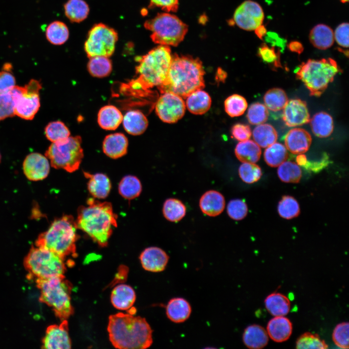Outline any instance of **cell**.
Returning a JSON list of instances; mask_svg holds the SVG:
<instances>
[{
	"instance_id": "obj_58",
	"label": "cell",
	"mask_w": 349,
	"mask_h": 349,
	"mask_svg": "<svg viewBox=\"0 0 349 349\" xmlns=\"http://www.w3.org/2000/svg\"><path fill=\"white\" fill-rule=\"evenodd\" d=\"M328 163V156L326 154H325L320 160L312 163L307 161L306 164L303 166V167L309 169L314 172H318L326 167Z\"/></svg>"
},
{
	"instance_id": "obj_7",
	"label": "cell",
	"mask_w": 349,
	"mask_h": 349,
	"mask_svg": "<svg viewBox=\"0 0 349 349\" xmlns=\"http://www.w3.org/2000/svg\"><path fill=\"white\" fill-rule=\"evenodd\" d=\"M341 71L336 62L332 58L319 60H308L295 70L297 78L301 80L312 96H319Z\"/></svg>"
},
{
	"instance_id": "obj_27",
	"label": "cell",
	"mask_w": 349,
	"mask_h": 349,
	"mask_svg": "<svg viewBox=\"0 0 349 349\" xmlns=\"http://www.w3.org/2000/svg\"><path fill=\"white\" fill-rule=\"evenodd\" d=\"M123 117L122 112L116 107L107 105L101 108L98 111L97 123L104 129L113 130L122 123Z\"/></svg>"
},
{
	"instance_id": "obj_51",
	"label": "cell",
	"mask_w": 349,
	"mask_h": 349,
	"mask_svg": "<svg viewBox=\"0 0 349 349\" xmlns=\"http://www.w3.org/2000/svg\"><path fill=\"white\" fill-rule=\"evenodd\" d=\"M11 90L0 93V121L15 115L14 100Z\"/></svg>"
},
{
	"instance_id": "obj_38",
	"label": "cell",
	"mask_w": 349,
	"mask_h": 349,
	"mask_svg": "<svg viewBox=\"0 0 349 349\" xmlns=\"http://www.w3.org/2000/svg\"><path fill=\"white\" fill-rule=\"evenodd\" d=\"M142 190V187L140 180L133 175H128L124 176L118 185L120 194L127 200H132L138 197Z\"/></svg>"
},
{
	"instance_id": "obj_52",
	"label": "cell",
	"mask_w": 349,
	"mask_h": 349,
	"mask_svg": "<svg viewBox=\"0 0 349 349\" xmlns=\"http://www.w3.org/2000/svg\"><path fill=\"white\" fill-rule=\"evenodd\" d=\"M258 54L264 62L274 63L275 65L278 67L281 66L279 61V52H276L274 47L270 48L263 45L259 48Z\"/></svg>"
},
{
	"instance_id": "obj_35",
	"label": "cell",
	"mask_w": 349,
	"mask_h": 349,
	"mask_svg": "<svg viewBox=\"0 0 349 349\" xmlns=\"http://www.w3.org/2000/svg\"><path fill=\"white\" fill-rule=\"evenodd\" d=\"M89 58L87 67L91 76L102 78L110 75L112 70V64L109 57L97 56Z\"/></svg>"
},
{
	"instance_id": "obj_22",
	"label": "cell",
	"mask_w": 349,
	"mask_h": 349,
	"mask_svg": "<svg viewBox=\"0 0 349 349\" xmlns=\"http://www.w3.org/2000/svg\"><path fill=\"white\" fill-rule=\"evenodd\" d=\"M267 330L270 338L276 342L287 340L292 332V324L290 320L284 316H277L268 322Z\"/></svg>"
},
{
	"instance_id": "obj_61",
	"label": "cell",
	"mask_w": 349,
	"mask_h": 349,
	"mask_svg": "<svg viewBox=\"0 0 349 349\" xmlns=\"http://www.w3.org/2000/svg\"><path fill=\"white\" fill-rule=\"evenodd\" d=\"M226 77V73L222 69L217 70L216 79L217 81H224Z\"/></svg>"
},
{
	"instance_id": "obj_45",
	"label": "cell",
	"mask_w": 349,
	"mask_h": 349,
	"mask_svg": "<svg viewBox=\"0 0 349 349\" xmlns=\"http://www.w3.org/2000/svg\"><path fill=\"white\" fill-rule=\"evenodd\" d=\"M278 212L282 218L291 219L299 215L300 206L294 197L288 195L284 196L279 202Z\"/></svg>"
},
{
	"instance_id": "obj_63",
	"label": "cell",
	"mask_w": 349,
	"mask_h": 349,
	"mask_svg": "<svg viewBox=\"0 0 349 349\" xmlns=\"http://www.w3.org/2000/svg\"><path fill=\"white\" fill-rule=\"evenodd\" d=\"M341 2L345 3L348 1L349 0H340Z\"/></svg>"
},
{
	"instance_id": "obj_8",
	"label": "cell",
	"mask_w": 349,
	"mask_h": 349,
	"mask_svg": "<svg viewBox=\"0 0 349 349\" xmlns=\"http://www.w3.org/2000/svg\"><path fill=\"white\" fill-rule=\"evenodd\" d=\"M28 277L44 279L62 275L65 271L64 258L44 247L32 246L23 261Z\"/></svg>"
},
{
	"instance_id": "obj_41",
	"label": "cell",
	"mask_w": 349,
	"mask_h": 349,
	"mask_svg": "<svg viewBox=\"0 0 349 349\" xmlns=\"http://www.w3.org/2000/svg\"><path fill=\"white\" fill-rule=\"evenodd\" d=\"M287 156L285 146L278 143H274L268 146L264 154L266 162L272 167L279 166L286 160Z\"/></svg>"
},
{
	"instance_id": "obj_39",
	"label": "cell",
	"mask_w": 349,
	"mask_h": 349,
	"mask_svg": "<svg viewBox=\"0 0 349 349\" xmlns=\"http://www.w3.org/2000/svg\"><path fill=\"white\" fill-rule=\"evenodd\" d=\"M162 212L164 217L168 221L178 222L185 216L186 207L180 200L169 198L163 204Z\"/></svg>"
},
{
	"instance_id": "obj_53",
	"label": "cell",
	"mask_w": 349,
	"mask_h": 349,
	"mask_svg": "<svg viewBox=\"0 0 349 349\" xmlns=\"http://www.w3.org/2000/svg\"><path fill=\"white\" fill-rule=\"evenodd\" d=\"M349 24L343 23L336 28L333 33L334 39L339 46L344 48L349 47Z\"/></svg>"
},
{
	"instance_id": "obj_30",
	"label": "cell",
	"mask_w": 349,
	"mask_h": 349,
	"mask_svg": "<svg viewBox=\"0 0 349 349\" xmlns=\"http://www.w3.org/2000/svg\"><path fill=\"white\" fill-rule=\"evenodd\" d=\"M309 39L315 47L320 49L330 48L333 45L334 40L332 29L322 24L315 26L311 30Z\"/></svg>"
},
{
	"instance_id": "obj_17",
	"label": "cell",
	"mask_w": 349,
	"mask_h": 349,
	"mask_svg": "<svg viewBox=\"0 0 349 349\" xmlns=\"http://www.w3.org/2000/svg\"><path fill=\"white\" fill-rule=\"evenodd\" d=\"M283 109V119L288 127L301 126L310 121L306 103L300 99L288 101Z\"/></svg>"
},
{
	"instance_id": "obj_47",
	"label": "cell",
	"mask_w": 349,
	"mask_h": 349,
	"mask_svg": "<svg viewBox=\"0 0 349 349\" xmlns=\"http://www.w3.org/2000/svg\"><path fill=\"white\" fill-rule=\"evenodd\" d=\"M238 174L243 181L251 184L259 180L262 171L260 167L254 163L243 162L239 167Z\"/></svg>"
},
{
	"instance_id": "obj_60",
	"label": "cell",
	"mask_w": 349,
	"mask_h": 349,
	"mask_svg": "<svg viewBox=\"0 0 349 349\" xmlns=\"http://www.w3.org/2000/svg\"><path fill=\"white\" fill-rule=\"evenodd\" d=\"M255 33L257 37L262 39L267 33V30L264 26L262 24L255 29Z\"/></svg>"
},
{
	"instance_id": "obj_9",
	"label": "cell",
	"mask_w": 349,
	"mask_h": 349,
	"mask_svg": "<svg viewBox=\"0 0 349 349\" xmlns=\"http://www.w3.org/2000/svg\"><path fill=\"white\" fill-rule=\"evenodd\" d=\"M144 27L152 32L153 42L167 46H177L184 39L188 29L178 17L168 13L158 14L146 20Z\"/></svg>"
},
{
	"instance_id": "obj_26",
	"label": "cell",
	"mask_w": 349,
	"mask_h": 349,
	"mask_svg": "<svg viewBox=\"0 0 349 349\" xmlns=\"http://www.w3.org/2000/svg\"><path fill=\"white\" fill-rule=\"evenodd\" d=\"M122 123L125 130L129 134L134 136L144 133L148 125L145 115L138 110L127 111L123 117Z\"/></svg>"
},
{
	"instance_id": "obj_36",
	"label": "cell",
	"mask_w": 349,
	"mask_h": 349,
	"mask_svg": "<svg viewBox=\"0 0 349 349\" xmlns=\"http://www.w3.org/2000/svg\"><path fill=\"white\" fill-rule=\"evenodd\" d=\"M253 137L259 146L265 148L275 143L278 135L273 127L263 123L255 127L253 132Z\"/></svg>"
},
{
	"instance_id": "obj_12",
	"label": "cell",
	"mask_w": 349,
	"mask_h": 349,
	"mask_svg": "<svg viewBox=\"0 0 349 349\" xmlns=\"http://www.w3.org/2000/svg\"><path fill=\"white\" fill-rule=\"evenodd\" d=\"M118 38V33L113 28L101 23L94 25L84 43L87 57H110L114 53Z\"/></svg>"
},
{
	"instance_id": "obj_25",
	"label": "cell",
	"mask_w": 349,
	"mask_h": 349,
	"mask_svg": "<svg viewBox=\"0 0 349 349\" xmlns=\"http://www.w3.org/2000/svg\"><path fill=\"white\" fill-rule=\"evenodd\" d=\"M136 294L134 289L129 285L120 284L112 290L111 301L113 306L117 309L127 310L130 309L135 302Z\"/></svg>"
},
{
	"instance_id": "obj_64",
	"label": "cell",
	"mask_w": 349,
	"mask_h": 349,
	"mask_svg": "<svg viewBox=\"0 0 349 349\" xmlns=\"http://www.w3.org/2000/svg\"><path fill=\"white\" fill-rule=\"evenodd\" d=\"M0 160H1V155H0Z\"/></svg>"
},
{
	"instance_id": "obj_4",
	"label": "cell",
	"mask_w": 349,
	"mask_h": 349,
	"mask_svg": "<svg viewBox=\"0 0 349 349\" xmlns=\"http://www.w3.org/2000/svg\"><path fill=\"white\" fill-rule=\"evenodd\" d=\"M117 215L111 204L101 202L93 198L87 200V206L78 209L77 227L86 233L100 246L105 247L113 229L116 227Z\"/></svg>"
},
{
	"instance_id": "obj_54",
	"label": "cell",
	"mask_w": 349,
	"mask_h": 349,
	"mask_svg": "<svg viewBox=\"0 0 349 349\" xmlns=\"http://www.w3.org/2000/svg\"><path fill=\"white\" fill-rule=\"evenodd\" d=\"M233 137L239 141L248 140L251 136L252 132L249 126L242 124H236L231 129Z\"/></svg>"
},
{
	"instance_id": "obj_37",
	"label": "cell",
	"mask_w": 349,
	"mask_h": 349,
	"mask_svg": "<svg viewBox=\"0 0 349 349\" xmlns=\"http://www.w3.org/2000/svg\"><path fill=\"white\" fill-rule=\"evenodd\" d=\"M69 35V30L67 26L60 21L51 22L46 30L47 40L54 45L63 44L68 40Z\"/></svg>"
},
{
	"instance_id": "obj_55",
	"label": "cell",
	"mask_w": 349,
	"mask_h": 349,
	"mask_svg": "<svg viewBox=\"0 0 349 349\" xmlns=\"http://www.w3.org/2000/svg\"><path fill=\"white\" fill-rule=\"evenodd\" d=\"M15 86V78L9 71H0V93L9 91Z\"/></svg>"
},
{
	"instance_id": "obj_1",
	"label": "cell",
	"mask_w": 349,
	"mask_h": 349,
	"mask_svg": "<svg viewBox=\"0 0 349 349\" xmlns=\"http://www.w3.org/2000/svg\"><path fill=\"white\" fill-rule=\"evenodd\" d=\"M112 345L120 349H144L153 343L152 330L144 318L132 314L111 315L107 328Z\"/></svg>"
},
{
	"instance_id": "obj_50",
	"label": "cell",
	"mask_w": 349,
	"mask_h": 349,
	"mask_svg": "<svg viewBox=\"0 0 349 349\" xmlns=\"http://www.w3.org/2000/svg\"><path fill=\"white\" fill-rule=\"evenodd\" d=\"M349 327L348 322H343L337 324L333 330V341L340 348H349Z\"/></svg>"
},
{
	"instance_id": "obj_15",
	"label": "cell",
	"mask_w": 349,
	"mask_h": 349,
	"mask_svg": "<svg viewBox=\"0 0 349 349\" xmlns=\"http://www.w3.org/2000/svg\"><path fill=\"white\" fill-rule=\"evenodd\" d=\"M71 347L66 319L62 320L59 325L53 324L48 327L42 340V349H69Z\"/></svg>"
},
{
	"instance_id": "obj_11",
	"label": "cell",
	"mask_w": 349,
	"mask_h": 349,
	"mask_svg": "<svg viewBox=\"0 0 349 349\" xmlns=\"http://www.w3.org/2000/svg\"><path fill=\"white\" fill-rule=\"evenodd\" d=\"M41 88L40 81L32 79L24 86L16 85L12 89L15 115L28 120L34 117L40 106L39 91Z\"/></svg>"
},
{
	"instance_id": "obj_32",
	"label": "cell",
	"mask_w": 349,
	"mask_h": 349,
	"mask_svg": "<svg viewBox=\"0 0 349 349\" xmlns=\"http://www.w3.org/2000/svg\"><path fill=\"white\" fill-rule=\"evenodd\" d=\"M310 125L313 133L319 138L329 136L333 129V123L332 116L325 112L315 114L310 120Z\"/></svg>"
},
{
	"instance_id": "obj_24",
	"label": "cell",
	"mask_w": 349,
	"mask_h": 349,
	"mask_svg": "<svg viewBox=\"0 0 349 349\" xmlns=\"http://www.w3.org/2000/svg\"><path fill=\"white\" fill-rule=\"evenodd\" d=\"M84 174L89 179L87 183L88 190L94 198L104 199L108 196L111 185L107 175L102 173L91 174L85 172Z\"/></svg>"
},
{
	"instance_id": "obj_59",
	"label": "cell",
	"mask_w": 349,
	"mask_h": 349,
	"mask_svg": "<svg viewBox=\"0 0 349 349\" xmlns=\"http://www.w3.org/2000/svg\"><path fill=\"white\" fill-rule=\"evenodd\" d=\"M289 49L292 51L301 54L303 50L302 45L298 41H292L288 45Z\"/></svg>"
},
{
	"instance_id": "obj_57",
	"label": "cell",
	"mask_w": 349,
	"mask_h": 349,
	"mask_svg": "<svg viewBox=\"0 0 349 349\" xmlns=\"http://www.w3.org/2000/svg\"><path fill=\"white\" fill-rule=\"evenodd\" d=\"M265 38L266 41L270 44L272 47H279L280 48V50L282 52L284 50L286 40L280 38L276 33L272 32H267Z\"/></svg>"
},
{
	"instance_id": "obj_34",
	"label": "cell",
	"mask_w": 349,
	"mask_h": 349,
	"mask_svg": "<svg viewBox=\"0 0 349 349\" xmlns=\"http://www.w3.org/2000/svg\"><path fill=\"white\" fill-rule=\"evenodd\" d=\"M89 11L88 4L83 0H68L64 5L65 15L72 22L83 21L88 16Z\"/></svg>"
},
{
	"instance_id": "obj_2",
	"label": "cell",
	"mask_w": 349,
	"mask_h": 349,
	"mask_svg": "<svg viewBox=\"0 0 349 349\" xmlns=\"http://www.w3.org/2000/svg\"><path fill=\"white\" fill-rule=\"evenodd\" d=\"M205 74L199 58L174 54L167 79L158 89L161 93L172 92L186 98L193 92L205 87Z\"/></svg>"
},
{
	"instance_id": "obj_16",
	"label": "cell",
	"mask_w": 349,
	"mask_h": 349,
	"mask_svg": "<svg viewBox=\"0 0 349 349\" xmlns=\"http://www.w3.org/2000/svg\"><path fill=\"white\" fill-rule=\"evenodd\" d=\"M23 170L26 177L30 180H43L47 177L49 172L48 159L38 153H30L23 161Z\"/></svg>"
},
{
	"instance_id": "obj_49",
	"label": "cell",
	"mask_w": 349,
	"mask_h": 349,
	"mask_svg": "<svg viewBox=\"0 0 349 349\" xmlns=\"http://www.w3.org/2000/svg\"><path fill=\"white\" fill-rule=\"evenodd\" d=\"M227 212L231 219L239 221L247 215L248 207L244 201L239 199H233L227 205Z\"/></svg>"
},
{
	"instance_id": "obj_19",
	"label": "cell",
	"mask_w": 349,
	"mask_h": 349,
	"mask_svg": "<svg viewBox=\"0 0 349 349\" xmlns=\"http://www.w3.org/2000/svg\"><path fill=\"white\" fill-rule=\"evenodd\" d=\"M311 142L312 138L310 134L301 128L290 130L285 137L286 148L294 154H302L307 151Z\"/></svg>"
},
{
	"instance_id": "obj_20",
	"label": "cell",
	"mask_w": 349,
	"mask_h": 349,
	"mask_svg": "<svg viewBox=\"0 0 349 349\" xmlns=\"http://www.w3.org/2000/svg\"><path fill=\"white\" fill-rule=\"evenodd\" d=\"M128 142L122 133H114L107 135L103 142V152L109 157L116 159L125 155L127 151Z\"/></svg>"
},
{
	"instance_id": "obj_28",
	"label": "cell",
	"mask_w": 349,
	"mask_h": 349,
	"mask_svg": "<svg viewBox=\"0 0 349 349\" xmlns=\"http://www.w3.org/2000/svg\"><path fill=\"white\" fill-rule=\"evenodd\" d=\"M242 339L244 344L248 348L258 349L263 348L267 345L269 336L263 327L253 324L245 328Z\"/></svg>"
},
{
	"instance_id": "obj_5",
	"label": "cell",
	"mask_w": 349,
	"mask_h": 349,
	"mask_svg": "<svg viewBox=\"0 0 349 349\" xmlns=\"http://www.w3.org/2000/svg\"><path fill=\"white\" fill-rule=\"evenodd\" d=\"M77 228L72 216L63 215L55 219L46 231L39 235L35 245L47 248L64 259L76 253Z\"/></svg>"
},
{
	"instance_id": "obj_40",
	"label": "cell",
	"mask_w": 349,
	"mask_h": 349,
	"mask_svg": "<svg viewBox=\"0 0 349 349\" xmlns=\"http://www.w3.org/2000/svg\"><path fill=\"white\" fill-rule=\"evenodd\" d=\"M264 101L268 109L273 111H277L284 109L288 102V98L283 89L274 88L265 93Z\"/></svg>"
},
{
	"instance_id": "obj_56",
	"label": "cell",
	"mask_w": 349,
	"mask_h": 349,
	"mask_svg": "<svg viewBox=\"0 0 349 349\" xmlns=\"http://www.w3.org/2000/svg\"><path fill=\"white\" fill-rule=\"evenodd\" d=\"M179 0H150L149 7H159L167 12H176L178 8Z\"/></svg>"
},
{
	"instance_id": "obj_18",
	"label": "cell",
	"mask_w": 349,
	"mask_h": 349,
	"mask_svg": "<svg viewBox=\"0 0 349 349\" xmlns=\"http://www.w3.org/2000/svg\"><path fill=\"white\" fill-rule=\"evenodd\" d=\"M143 268L146 270L157 272L165 270L169 257L166 253L157 247H150L145 249L140 256Z\"/></svg>"
},
{
	"instance_id": "obj_21",
	"label": "cell",
	"mask_w": 349,
	"mask_h": 349,
	"mask_svg": "<svg viewBox=\"0 0 349 349\" xmlns=\"http://www.w3.org/2000/svg\"><path fill=\"white\" fill-rule=\"evenodd\" d=\"M224 196L215 190L206 191L201 197L199 206L202 212L210 217H215L223 211L225 207Z\"/></svg>"
},
{
	"instance_id": "obj_14",
	"label": "cell",
	"mask_w": 349,
	"mask_h": 349,
	"mask_svg": "<svg viewBox=\"0 0 349 349\" xmlns=\"http://www.w3.org/2000/svg\"><path fill=\"white\" fill-rule=\"evenodd\" d=\"M264 17L263 9L258 3L246 0L236 10L233 20L241 29L253 31L262 24Z\"/></svg>"
},
{
	"instance_id": "obj_31",
	"label": "cell",
	"mask_w": 349,
	"mask_h": 349,
	"mask_svg": "<svg viewBox=\"0 0 349 349\" xmlns=\"http://www.w3.org/2000/svg\"><path fill=\"white\" fill-rule=\"evenodd\" d=\"M235 153L241 162L255 163L260 159L261 150L255 142L247 140L240 141L236 145Z\"/></svg>"
},
{
	"instance_id": "obj_48",
	"label": "cell",
	"mask_w": 349,
	"mask_h": 349,
	"mask_svg": "<svg viewBox=\"0 0 349 349\" xmlns=\"http://www.w3.org/2000/svg\"><path fill=\"white\" fill-rule=\"evenodd\" d=\"M269 116V111L265 105L260 103L252 104L248 109L247 118L252 125H258L265 122Z\"/></svg>"
},
{
	"instance_id": "obj_33",
	"label": "cell",
	"mask_w": 349,
	"mask_h": 349,
	"mask_svg": "<svg viewBox=\"0 0 349 349\" xmlns=\"http://www.w3.org/2000/svg\"><path fill=\"white\" fill-rule=\"evenodd\" d=\"M265 304L267 310L275 317L286 315L290 310L289 299L280 293H273L268 296L265 300Z\"/></svg>"
},
{
	"instance_id": "obj_3",
	"label": "cell",
	"mask_w": 349,
	"mask_h": 349,
	"mask_svg": "<svg viewBox=\"0 0 349 349\" xmlns=\"http://www.w3.org/2000/svg\"><path fill=\"white\" fill-rule=\"evenodd\" d=\"M169 46L159 45L145 55L137 56L136 79L128 84L129 88L142 95L151 88H157L165 81L172 59Z\"/></svg>"
},
{
	"instance_id": "obj_23",
	"label": "cell",
	"mask_w": 349,
	"mask_h": 349,
	"mask_svg": "<svg viewBox=\"0 0 349 349\" xmlns=\"http://www.w3.org/2000/svg\"><path fill=\"white\" fill-rule=\"evenodd\" d=\"M191 313V307L188 301L181 297L172 298L166 307L167 317L172 322L182 323L187 320Z\"/></svg>"
},
{
	"instance_id": "obj_46",
	"label": "cell",
	"mask_w": 349,
	"mask_h": 349,
	"mask_svg": "<svg viewBox=\"0 0 349 349\" xmlns=\"http://www.w3.org/2000/svg\"><path fill=\"white\" fill-rule=\"evenodd\" d=\"M296 348L324 349L328 348V345L318 334L306 332L297 340Z\"/></svg>"
},
{
	"instance_id": "obj_29",
	"label": "cell",
	"mask_w": 349,
	"mask_h": 349,
	"mask_svg": "<svg viewBox=\"0 0 349 349\" xmlns=\"http://www.w3.org/2000/svg\"><path fill=\"white\" fill-rule=\"evenodd\" d=\"M186 98L187 108L193 114H203L210 108L211 97L207 93L202 89L193 92Z\"/></svg>"
},
{
	"instance_id": "obj_44",
	"label": "cell",
	"mask_w": 349,
	"mask_h": 349,
	"mask_svg": "<svg viewBox=\"0 0 349 349\" xmlns=\"http://www.w3.org/2000/svg\"><path fill=\"white\" fill-rule=\"evenodd\" d=\"M246 100L242 96L234 94L228 97L224 101V109L228 115L232 117L242 115L247 108Z\"/></svg>"
},
{
	"instance_id": "obj_6",
	"label": "cell",
	"mask_w": 349,
	"mask_h": 349,
	"mask_svg": "<svg viewBox=\"0 0 349 349\" xmlns=\"http://www.w3.org/2000/svg\"><path fill=\"white\" fill-rule=\"evenodd\" d=\"M35 282L40 293L39 301L51 307L57 317L63 320L73 314L70 296L72 286L64 275Z\"/></svg>"
},
{
	"instance_id": "obj_10",
	"label": "cell",
	"mask_w": 349,
	"mask_h": 349,
	"mask_svg": "<svg viewBox=\"0 0 349 349\" xmlns=\"http://www.w3.org/2000/svg\"><path fill=\"white\" fill-rule=\"evenodd\" d=\"M51 166L72 173L77 170L83 158L81 138L69 136L66 139L52 143L45 153Z\"/></svg>"
},
{
	"instance_id": "obj_42",
	"label": "cell",
	"mask_w": 349,
	"mask_h": 349,
	"mask_svg": "<svg viewBox=\"0 0 349 349\" xmlns=\"http://www.w3.org/2000/svg\"><path fill=\"white\" fill-rule=\"evenodd\" d=\"M279 166L277 174L282 181L294 183L300 181L301 177V171L296 163L285 161Z\"/></svg>"
},
{
	"instance_id": "obj_13",
	"label": "cell",
	"mask_w": 349,
	"mask_h": 349,
	"mask_svg": "<svg viewBox=\"0 0 349 349\" xmlns=\"http://www.w3.org/2000/svg\"><path fill=\"white\" fill-rule=\"evenodd\" d=\"M155 105L157 115L163 122L174 123L181 119L186 106L182 97L172 92L161 93Z\"/></svg>"
},
{
	"instance_id": "obj_62",
	"label": "cell",
	"mask_w": 349,
	"mask_h": 349,
	"mask_svg": "<svg viewBox=\"0 0 349 349\" xmlns=\"http://www.w3.org/2000/svg\"><path fill=\"white\" fill-rule=\"evenodd\" d=\"M296 161L298 164L302 166H304L307 161L306 156L302 154L297 157Z\"/></svg>"
},
{
	"instance_id": "obj_43",
	"label": "cell",
	"mask_w": 349,
	"mask_h": 349,
	"mask_svg": "<svg viewBox=\"0 0 349 349\" xmlns=\"http://www.w3.org/2000/svg\"><path fill=\"white\" fill-rule=\"evenodd\" d=\"M47 138L52 143L63 141L70 136V132L67 126L61 121L49 123L45 128Z\"/></svg>"
}]
</instances>
